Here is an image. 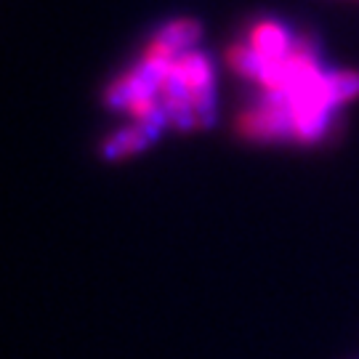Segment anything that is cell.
Masks as SVG:
<instances>
[{
	"label": "cell",
	"mask_w": 359,
	"mask_h": 359,
	"mask_svg": "<svg viewBox=\"0 0 359 359\" xmlns=\"http://www.w3.org/2000/svg\"><path fill=\"white\" fill-rule=\"evenodd\" d=\"M203 38V25L197 19H173L163 25L147 43L144 56H163V59H179L189 53Z\"/></svg>",
	"instance_id": "obj_1"
},
{
	"label": "cell",
	"mask_w": 359,
	"mask_h": 359,
	"mask_svg": "<svg viewBox=\"0 0 359 359\" xmlns=\"http://www.w3.org/2000/svg\"><path fill=\"white\" fill-rule=\"evenodd\" d=\"M295 40L298 38L290 35V29L274 19H258L256 25L248 29V46L266 62H280L285 56H290Z\"/></svg>",
	"instance_id": "obj_2"
},
{
	"label": "cell",
	"mask_w": 359,
	"mask_h": 359,
	"mask_svg": "<svg viewBox=\"0 0 359 359\" xmlns=\"http://www.w3.org/2000/svg\"><path fill=\"white\" fill-rule=\"evenodd\" d=\"M176 67H179L181 77L187 80V86L194 90L203 88H213V69H210V62H208L205 53L189 51L176 59Z\"/></svg>",
	"instance_id": "obj_3"
},
{
	"label": "cell",
	"mask_w": 359,
	"mask_h": 359,
	"mask_svg": "<svg viewBox=\"0 0 359 359\" xmlns=\"http://www.w3.org/2000/svg\"><path fill=\"white\" fill-rule=\"evenodd\" d=\"M226 62H229V67L237 75L250 77V80H261L264 67H266V59L258 56L248 43H234L229 51H226Z\"/></svg>",
	"instance_id": "obj_4"
},
{
	"label": "cell",
	"mask_w": 359,
	"mask_h": 359,
	"mask_svg": "<svg viewBox=\"0 0 359 359\" xmlns=\"http://www.w3.org/2000/svg\"><path fill=\"white\" fill-rule=\"evenodd\" d=\"M327 86H330L333 104H344L348 99L359 96V72H330Z\"/></svg>",
	"instance_id": "obj_5"
}]
</instances>
